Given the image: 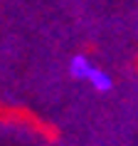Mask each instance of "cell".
Masks as SVG:
<instances>
[{
    "mask_svg": "<svg viewBox=\"0 0 138 146\" xmlns=\"http://www.w3.org/2000/svg\"><path fill=\"white\" fill-rule=\"evenodd\" d=\"M89 69H91V62L86 60L84 54H77V57H72V62H69V74L74 79H81L84 82L86 74H89Z\"/></svg>",
    "mask_w": 138,
    "mask_h": 146,
    "instance_id": "7a4b0ae2",
    "label": "cell"
},
{
    "mask_svg": "<svg viewBox=\"0 0 138 146\" xmlns=\"http://www.w3.org/2000/svg\"><path fill=\"white\" fill-rule=\"evenodd\" d=\"M84 82H89L96 92H108V89L114 87V82H111V77H108V72L94 67V64H91V69H89V74H86Z\"/></svg>",
    "mask_w": 138,
    "mask_h": 146,
    "instance_id": "6da1fadb",
    "label": "cell"
}]
</instances>
